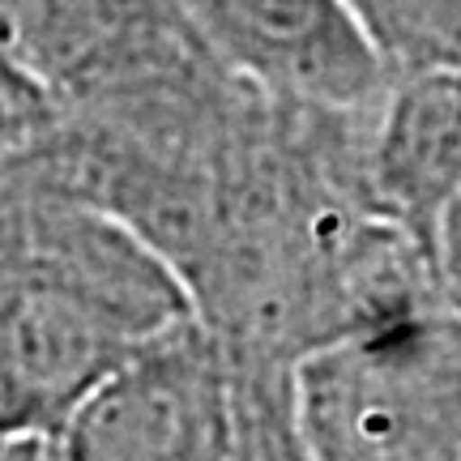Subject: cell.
Instances as JSON below:
<instances>
[{"label":"cell","instance_id":"6da1fadb","mask_svg":"<svg viewBox=\"0 0 461 461\" xmlns=\"http://www.w3.org/2000/svg\"><path fill=\"white\" fill-rule=\"evenodd\" d=\"M312 461H461V312L393 316L312 346L286 372Z\"/></svg>","mask_w":461,"mask_h":461},{"label":"cell","instance_id":"7a4b0ae2","mask_svg":"<svg viewBox=\"0 0 461 461\" xmlns=\"http://www.w3.org/2000/svg\"><path fill=\"white\" fill-rule=\"evenodd\" d=\"M51 440L60 461H235L227 359L188 316L107 372Z\"/></svg>","mask_w":461,"mask_h":461},{"label":"cell","instance_id":"3957f363","mask_svg":"<svg viewBox=\"0 0 461 461\" xmlns=\"http://www.w3.org/2000/svg\"><path fill=\"white\" fill-rule=\"evenodd\" d=\"M205 51L274 103L363 112L389 86L346 0H176Z\"/></svg>","mask_w":461,"mask_h":461},{"label":"cell","instance_id":"277c9868","mask_svg":"<svg viewBox=\"0 0 461 461\" xmlns=\"http://www.w3.org/2000/svg\"><path fill=\"white\" fill-rule=\"evenodd\" d=\"M363 188L461 286V77L457 68L393 73L363 124Z\"/></svg>","mask_w":461,"mask_h":461},{"label":"cell","instance_id":"5b68a950","mask_svg":"<svg viewBox=\"0 0 461 461\" xmlns=\"http://www.w3.org/2000/svg\"><path fill=\"white\" fill-rule=\"evenodd\" d=\"M389 73L461 65V0H346Z\"/></svg>","mask_w":461,"mask_h":461},{"label":"cell","instance_id":"8992f818","mask_svg":"<svg viewBox=\"0 0 461 461\" xmlns=\"http://www.w3.org/2000/svg\"><path fill=\"white\" fill-rule=\"evenodd\" d=\"M235 414V461H312L299 445L286 402V372L227 367Z\"/></svg>","mask_w":461,"mask_h":461},{"label":"cell","instance_id":"52a82bcc","mask_svg":"<svg viewBox=\"0 0 461 461\" xmlns=\"http://www.w3.org/2000/svg\"><path fill=\"white\" fill-rule=\"evenodd\" d=\"M51 115H56V107H51L48 90L34 82L31 68L0 43V146L39 132Z\"/></svg>","mask_w":461,"mask_h":461},{"label":"cell","instance_id":"ba28073f","mask_svg":"<svg viewBox=\"0 0 461 461\" xmlns=\"http://www.w3.org/2000/svg\"><path fill=\"white\" fill-rule=\"evenodd\" d=\"M0 461H60L56 440L39 431H0Z\"/></svg>","mask_w":461,"mask_h":461}]
</instances>
